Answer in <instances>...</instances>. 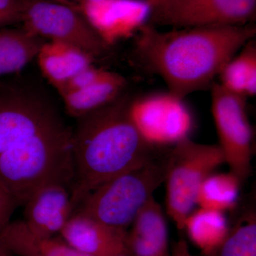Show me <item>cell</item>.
Here are the masks:
<instances>
[{"label": "cell", "mask_w": 256, "mask_h": 256, "mask_svg": "<svg viewBox=\"0 0 256 256\" xmlns=\"http://www.w3.org/2000/svg\"><path fill=\"white\" fill-rule=\"evenodd\" d=\"M25 0H0V26L21 20Z\"/></svg>", "instance_id": "cell-23"}, {"label": "cell", "mask_w": 256, "mask_h": 256, "mask_svg": "<svg viewBox=\"0 0 256 256\" xmlns=\"http://www.w3.org/2000/svg\"><path fill=\"white\" fill-rule=\"evenodd\" d=\"M66 126L58 108L41 89L0 82V156L42 146Z\"/></svg>", "instance_id": "cell-4"}, {"label": "cell", "mask_w": 256, "mask_h": 256, "mask_svg": "<svg viewBox=\"0 0 256 256\" xmlns=\"http://www.w3.org/2000/svg\"><path fill=\"white\" fill-rule=\"evenodd\" d=\"M218 84L226 90L244 97L256 94V46L254 40L234 56L222 69Z\"/></svg>", "instance_id": "cell-19"}, {"label": "cell", "mask_w": 256, "mask_h": 256, "mask_svg": "<svg viewBox=\"0 0 256 256\" xmlns=\"http://www.w3.org/2000/svg\"><path fill=\"white\" fill-rule=\"evenodd\" d=\"M230 229L225 213L198 208L188 216L182 230L204 256H212L226 238Z\"/></svg>", "instance_id": "cell-17"}, {"label": "cell", "mask_w": 256, "mask_h": 256, "mask_svg": "<svg viewBox=\"0 0 256 256\" xmlns=\"http://www.w3.org/2000/svg\"><path fill=\"white\" fill-rule=\"evenodd\" d=\"M0 256H11L9 252H6V250L0 246Z\"/></svg>", "instance_id": "cell-27"}, {"label": "cell", "mask_w": 256, "mask_h": 256, "mask_svg": "<svg viewBox=\"0 0 256 256\" xmlns=\"http://www.w3.org/2000/svg\"><path fill=\"white\" fill-rule=\"evenodd\" d=\"M36 58L45 78L58 90L69 79L94 65L95 57L74 45L48 41L42 47Z\"/></svg>", "instance_id": "cell-14"}, {"label": "cell", "mask_w": 256, "mask_h": 256, "mask_svg": "<svg viewBox=\"0 0 256 256\" xmlns=\"http://www.w3.org/2000/svg\"><path fill=\"white\" fill-rule=\"evenodd\" d=\"M0 246L16 256H87L56 236L42 237L28 229L22 220L10 222L0 232Z\"/></svg>", "instance_id": "cell-15"}, {"label": "cell", "mask_w": 256, "mask_h": 256, "mask_svg": "<svg viewBox=\"0 0 256 256\" xmlns=\"http://www.w3.org/2000/svg\"><path fill=\"white\" fill-rule=\"evenodd\" d=\"M242 182L232 172L212 173L202 183L196 196L198 208L225 213L236 206Z\"/></svg>", "instance_id": "cell-20"}, {"label": "cell", "mask_w": 256, "mask_h": 256, "mask_svg": "<svg viewBox=\"0 0 256 256\" xmlns=\"http://www.w3.org/2000/svg\"><path fill=\"white\" fill-rule=\"evenodd\" d=\"M130 101L120 96L78 118L72 138L74 212L92 190L138 168L161 149L149 146L138 132L130 118Z\"/></svg>", "instance_id": "cell-2"}, {"label": "cell", "mask_w": 256, "mask_h": 256, "mask_svg": "<svg viewBox=\"0 0 256 256\" xmlns=\"http://www.w3.org/2000/svg\"><path fill=\"white\" fill-rule=\"evenodd\" d=\"M127 85L124 76L109 70L99 82L62 98L67 112L78 119L114 102L122 96Z\"/></svg>", "instance_id": "cell-16"}, {"label": "cell", "mask_w": 256, "mask_h": 256, "mask_svg": "<svg viewBox=\"0 0 256 256\" xmlns=\"http://www.w3.org/2000/svg\"><path fill=\"white\" fill-rule=\"evenodd\" d=\"M128 256L127 254H121V255H118V256Z\"/></svg>", "instance_id": "cell-28"}, {"label": "cell", "mask_w": 256, "mask_h": 256, "mask_svg": "<svg viewBox=\"0 0 256 256\" xmlns=\"http://www.w3.org/2000/svg\"><path fill=\"white\" fill-rule=\"evenodd\" d=\"M22 206L23 222L31 232L40 236H56L73 215L72 188L60 183L45 185Z\"/></svg>", "instance_id": "cell-11"}, {"label": "cell", "mask_w": 256, "mask_h": 256, "mask_svg": "<svg viewBox=\"0 0 256 256\" xmlns=\"http://www.w3.org/2000/svg\"><path fill=\"white\" fill-rule=\"evenodd\" d=\"M212 90V112L220 150L230 171L242 182L252 172L254 132L247 111V98L226 90L214 82Z\"/></svg>", "instance_id": "cell-7"}, {"label": "cell", "mask_w": 256, "mask_h": 256, "mask_svg": "<svg viewBox=\"0 0 256 256\" xmlns=\"http://www.w3.org/2000/svg\"><path fill=\"white\" fill-rule=\"evenodd\" d=\"M76 250L87 256H116L127 254V230L74 213L60 234Z\"/></svg>", "instance_id": "cell-12"}, {"label": "cell", "mask_w": 256, "mask_h": 256, "mask_svg": "<svg viewBox=\"0 0 256 256\" xmlns=\"http://www.w3.org/2000/svg\"><path fill=\"white\" fill-rule=\"evenodd\" d=\"M53 1L60 3V4L68 5V6H69V4H72V3H77L78 4V6H80L82 4H85V3L95 1V0H53Z\"/></svg>", "instance_id": "cell-26"}, {"label": "cell", "mask_w": 256, "mask_h": 256, "mask_svg": "<svg viewBox=\"0 0 256 256\" xmlns=\"http://www.w3.org/2000/svg\"><path fill=\"white\" fill-rule=\"evenodd\" d=\"M79 8L108 46L134 36L148 24L153 14L146 0H95Z\"/></svg>", "instance_id": "cell-10"}, {"label": "cell", "mask_w": 256, "mask_h": 256, "mask_svg": "<svg viewBox=\"0 0 256 256\" xmlns=\"http://www.w3.org/2000/svg\"><path fill=\"white\" fill-rule=\"evenodd\" d=\"M20 21L24 28L40 38L74 45L94 57L100 56L108 48L85 18L68 5L25 0Z\"/></svg>", "instance_id": "cell-8"}, {"label": "cell", "mask_w": 256, "mask_h": 256, "mask_svg": "<svg viewBox=\"0 0 256 256\" xmlns=\"http://www.w3.org/2000/svg\"><path fill=\"white\" fill-rule=\"evenodd\" d=\"M226 164L218 144H201L191 138L171 148L166 184V212L180 230L196 206V196L205 180Z\"/></svg>", "instance_id": "cell-5"}, {"label": "cell", "mask_w": 256, "mask_h": 256, "mask_svg": "<svg viewBox=\"0 0 256 256\" xmlns=\"http://www.w3.org/2000/svg\"><path fill=\"white\" fill-rule=\"evenodd\" d=\"M256 13V0H173L154 10L150 22L173 28L240 26Z\"/></svg>", "instance_id": "cell-9"}, {"label": "cell", "mask_w": 256, "mask_h": 256, "mask_svg": "<svg viewBox=\"0 0 256 256\" xmlns=\"http://www.w3.org/2000/svg\"><path fill=\"white\" fill-rule=\"evenodd\" d=\"M171 148H161L146 162L88 194L74 210L114 228L128 230L154 192L165 182Z\"/></svg>", "instance_id": "cell-3"}, {"label": "cell", "mask_w": 256, "mask_h": 256, "mask_svg": "<svg viewBox=\"0 0 256 256\" xmlns=\"http://www.w3.org/2000/svg\"><path fill=\"white\" fill-rule=\"evenodd\" d=\"M212 256H256L255 212L242 216Z\"/></svg>", "instance_id": "cell-21"}, {"label": "cell", "mask_w": 256, "mask_h": 256, "mask_svg": "<svg viewBox=\"0 0 256 256\" xmlns=\"http://www.w3.org/2000/svg\"><path fill=\"white\" fill-rule=\"evenodd\" d=\"M126 235L129 256H171L169 230L162 208L154 198L140 212Z\"/></svg>", "instance_id": "cell-13"}, {"label": "cell", "mask_w": 256, "mask_h": 256, "mask_svg": "<svg viewBox=\"0 0 256 256\" xmlns=\"http://www.w3.org/2000/svg\"><path fill=\"white\" fill-rule=\"evenodd\" d=\"M46 42L24 28H0V78L22 70Z\"/></svg>", "instance_id": "cell-18"}, {"label": "cell", "mask_w": 256, "mask_h": 256, "mask_svg": "<svg viewBox=\"0 0 256 256\" xmlns=\"http://www.w3.org/2000/svg\"><path fill=\"white\" fill-rule=\"evenodd\" d=\"M108 72L106 69L97 68L94 65L90 66L69 79L57 90L62 97L79 92L99 82Z\"/></svg>", "instance_id": "cell-22"}, {"label": "cell", "mask_w": 256, "mask_h": 256, "mask_svg": "<svg viewBox=\"0 0 256 256\" xmlns=\"http://www.w3.org/2000/svg\"><path fill=\"white\" fill-rule=\"evenodd\" d=\"M185 98L166 92L150 94L130 101L129 116L149 146L169 148L188 139L194 118Z\"/></svg>", "instance_id": "cell-6"}, {"label": "cell", "mask_w": 256, "mask_h": 256, "mask_svg": "<svg viewBox=\"0 0 256 256\" xmlns=\"http://www.w3.org/2000/svg\"><path fill=\"white\" fill-rule=\"evenodd\" d=\"M18 207L14 197L0 182V232L11 222L12 216Z\"/></svg>", "instance_id": "cell-24"}, {"label": "cell", "mask_w": 256, "mask_h": 256, "mask_svg": "<svg viewBox=\"0 0 256 256\" xmlns=\"http://www.w3.org/2000/svg\"><path fill=\"white\" fill-rule=\"evenodd\" d=\"M256 26L172 28L146 24L138 33L137 53L162 79L168 92L185 98L212 87L229 60L255 40Z\"/></svg>", "instance_id": "cell-1"}, {"label": "cell", "mask_w": 256, "mask_h": 256, "mask_svg": "<svg viewBox=\"0 0 256 256\" xmlns=\"http://www.w3.org/2000/svg\"><path fill=\"white\" fill-rule=\"evenodd\" d=\"M171 256H194L190 252L188 242L181 238L173 244L171 248Z\"/></svg>", "instance_id": "cell-25"}]
</instances>
